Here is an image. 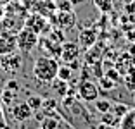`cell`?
Returning a JSON list of instances; mask_svg holds the SVG:
<instances>
[{
  "label": "cell",
  "instance_id": "6da1fadb",
  "mask_svg": "<svg viewBox=\"0 0 135 129\" xmlns=\"http://www.w3.org/2000/svg\"><path fill=\"white\" fill-rule=\"evenodd\" d=\"M59 62L54 57H38L33 66V74L40 83H52L57 78Z\"/></svg>",
  "mask_w": 135,
  "mask_h": 129
},
{
  "label": "cell",
  "instance_id": "7a4b0ae2",
  "mask_svg": "<svg viewBox=\"0 0 135 129\" xmlns=\"http://www.w3.org/2000/svg\"><path fill=\"white\" fill-rule=\"evenodd\" d=\"M16 41H17V50L23 55H26L36 48V45L40 43V35H36L35 31H31L28 28H23L16 35Z\"/></svg>",
  "mask_w": 135,
  "mask_h": 129
},
{
  "label": "cell",
  "instance_id": "3957f363",
  "mask_svg": "<svg viewBox=\"0 0 135 129\" xmlns=\"http://www.w3.org/2000/svg\"><path fill=\"white\" fill-rule=\"evenodd\" d=\"M0 67L7 74H16L23 67V53L21 52H11V53L0 55Z\"/></svg>",
  "mask_w": 135,
  "mask_h": 129
},
{
  "label": "cell",
  "instance_id": "277c9868",
  "mask_svg": "<svg viewBox=\"0 0 135 129\" xmlns=\"http://www.w3.org/2000/svg\"><path fill=\"white\" fill-rule=\"evenodd\" d=\"M24 28L35 31L36 35H42V33L49 31V19L45 16H42L40 12H30L24 17Z\"/></svg>",
  "mask_w": 135,
  "mask_h": 129
},
{
  "label": "cell",
  "instance_id": "5b68a950",
  "mask_svg": "<svg viewBox=\"0 0 135 129\" xmlns=\"http://www.w3.org/2000/svg\"><path fill=\"white\" fill-rule=\"evenodd\" d=\"M50 24H56L61 29H73L76 26V14L75 10H57L54 16L49 19Z\"/></svg>",
  "mask_w": 135,
  "mask_h": 129
},
{
  "label": "cell",
  "instance_id": "8992f818",
  "mask_svg": "<svg viewBox=\"0 0 135 129\" xmlns=\"http://www.w3.org/2000/svg\"><path fill=\"white\" fill-rule=\"evenodd\" d=\"M24 17L26 16H12V14H4V17L0 19V31L5 33H17L24 28Z\"/></svg>",
  "mask_w": 135,
  "mask_h": 129
},
{
  "label": "cell",
  "instance_id": "52a82bcc",
  "mask_svg": "<svg viewBox=\"0 0 135 129\" xmlns=\"http://www.w3.org/2000/svg\"><path fill=\"white\" fill-rule=\"evenodd\" d=\"M78 95L85 102H95L100 95V88L99 84L92 83L90 79H81V83L78 84Z\"/></svg>",
  "mask_w": 135,
  "mask_h": 129
},
{
  "label": "cell",
  "instance_id": "ba28073f",
  "mask_svg": "<svg viewBox=\"0 0 135 129\" xmlns=\"http://www.w3.org/2000/svg\"><path fill=\"white\" fill-rule=\"evenodd\" d=\"M99 40V31L97 28H87V29H81L78 33V45L83 50H88L90 47H94Z\"/></svg>",
  "mask_w": 135,
  "mask_h": 129
},
{
  "label": "cell",
  "instance_id": "9c48e42d",
  "mask_svg": "<svg viewBox=\"0 0 135 129\" xmlns=\"http://www.w3.org/2000/svg\"><path fill=\"white\" fill-rule=\"evenodd\" d=\"M80 50H81V47H80L78 43L64 41L62 47H61V60H62L64 64H68V62H71V60L78 59L80 57Z\"/></svg>",
  "mask_w": 135,
  "mask_h": 129
},
{
  "label": "cell",
  "instance_id": "30bf717a",
  "mask_svg": "<svg viewBox=\"0 0 135 129\" xmlns=\"http://www.w3.org/2000/svg\"><path fill=\"white\" fill-rule=\"evenodd\" d=\"M17 50V41L14 33H5L0 31V55L11 53V52Z\"/></svg>",
  "mask_w": 135,
  "mask_h": 129
},
{
  "label": "cell",
  "instance_id": "8fae6325",
  "mask_svg": "<svg viewBox=\"0 0 135 129\" xmlns=\"http://www.w3.org/2000/svg\"><path fill=\"white\" fill-rule=\"evenodd\" d=\"M33 109L28 105V102H23V103H16V105H12V115L16 119L17 122H24L28 121V119L33 117Z\"/></svg>",
  "mask_w": 135,
  "mask_h": 129
},
{
  "label": "cell",
  "instance_id": "7c38bea8",
  "mask_svg": "<svg viewBox=\"0 0 135 129\" xmlns=\"http://www.w3.org/2000/svg\"><path fill=\"white\" fill-rule=\"evenodd\" d=\"M35 12H40L42 16H45L47 19H50V17L57 12L56 0H38V4H36V7H35Z\"/></svg>",
  "mask_w": 135,
  "mask_h": 129
},
{
  "label": "cell",
  "instance_id": "4fadbf2b",
  "mask_svg": "<svg viewBox=\"0 0 135 129\" xmlns=\"http://www.w3.org/2000/svg\"><path fill=\"white\" fill-rule=\"evenodd\" d=\"M114 67L121 72V76L127 74L130 69H133V67H135L133 66V57H132L130 53H121L118 59L114 60Z\"/></svg>",
  "mask_w": 135,
  "mask_h": 129
},
{
  "label": "cell",
  "instance_id": "5bb4252c",
  "mask_svg": "<svg viewBox=\"0 0 135 129\" xmlns=\"http://www.w3.org/2000/svg\"><path fill=\"white\" fill-rule=\"evenodd\" d=\"M102 53H104V50H102V47H99V45H94V47H90L87 50V64L88 66H95V64H99L100 60H102Z\"/></svg>",
  "mask_w": 135,
  "mask_h": 129
},
{
  "label": "cell",
  "instance_id": "9a60e30c",
  "mask_svg": "<svg viewBox=\"0 0 135 129\" xmlns=\"http://www.w3.org/2000/svg\"><path fill=\"white\" fill-rule=\"evenodd\" d=\"M5 14H12V16H28V9L24 7L23 2H9L7 5H4Z\"/></svg>",
  "mask_w": 135,
  "mask_h": 129
},
{
  "label": "cell",
  "instance_id": "2e32d148",
  "mask_svg": "<svg viewBox=\"0 0 135 129\" xmlns=\"http://www.w3.org/2000/svg\"><path fill=\"white\" fill-rule=\"evenodd\" d=\"M119 129H135V109H130L119 122Z\"/></svg>",
  "mask_w": 135,
  "mask_h": 129
},
{
  "label": "cell",
  "instance_id": "e0dca14e",
  "mask_svg": "<svg viewBox=\"0 0 135 129\" xmlns=\"http://www.w3.org/2000/svg\"><path fill=\"white\" fill-rule=\"evenodd\" d=\"M68 83H69V81H64V79L56 78L54 81H52V88L57 91V95H59V96L64 98L68 93H69V86H68Z\"/></svg>",
  "mask_w": 135,
  "mask_h": 129
},
{
  "label": "cell",
  "instance_id": "ac0fdd59",
  "mask_svg": "<svg viewBox=\"0 0 135 129\" xmlns=\"http://www.w3.org/2000/svg\"><path fill=\"white\" fill-rule=\"evenodd\" d=\"M119 122H121V119H119L113 110L104 112L102 117H100V124H106V126H119Z\"/></svg>",
  "mask_w": 135,
  "mask_h": 129
},
{
  "label": "cell",
  "instance_id": "d6986e66",
  "mask_svg": "<svg viewBox=\"0 0 135 129\" xmlns=\"http://www.w3.org/2000/svg\"><path fill=\"white\" fill-rule=\"evenodd\" d=\"M121 83L128 88V91H135V67H133V69H130L127 74H123Z\"/></svg>",
  "mask_w": 135,
  "mask_h": 129
},
{
  "label": "cell",
  "instance_id": "ffe728a7",
  "mask_svg": "<svg viewBox=\"0 0 135 129\" xmlns=\"http://www.w3.org/2000/svg\"><path fill=\"white\" fill-rule=\"evenodd\" d=\"M116 84H118V83H114L113 79H109L106 74H102L99 78V88H100V91H111V90H114V88H116Z\"/></svg>",
  "mask_w": 135,
  "mask_h": 129
},
{
  "label": "cell",
  "instance_id": "44dd1931",
  "mask_svg": "<svg viewBox=\"0 0 135 129\" xmlns=\"http://www.w3.org/2000/svg\"><path fill=\"white\" fill-rule=\"evenodd\" d=\"M94 5H95L102 14H109V12H113V7H114L113 0H94Z\"/></svg>",
  "mask_w": 135,
  "mask_h": 129
},
{
  "label": "cell",
  "instance_id": "7402d4cb",
  "mask_svg": "<svg viewBox=\"0 0 135 129\" xmlns=\"http://www.w3.org/2000/svg\"><path fill=\"white\" fill-rule=\"evenodd\" d=\"M111 105L113 103L109 102V100H106V98H97L95 102H94V109H95L99 114L109 112V110H111Z\"/></svg>",
  "mask_w": 135,
  "mask_h": 129
},
{
  "label": "cell",
  "instance_id": "603a6c76",
  "mask_svg": "<svg viewBox=\"0 0 135 129\" xmlns=\"http://www.w3.org/2000/svg\"><path fill=\"white\" fill-rule=\"evenodd\" d=\"M81 0H56L57 10H73L75 5H78Z\"/></svg>",
  "mask_w": 135,
  "mask_h": 129
},
{
  "label": "cell",
  "instance_id": "cb8c5ba5",
  "mask_svg": "<svg viewBox=\"0 0 135 129\" xmlns=\"http://www.w3.org/2000/svg\"><path fill=\"white\" fill-rule=\"evenodd\" d=\"M64 29H61V28H57V29H52L50 33H49V36L47 38H50L52 41H56V43H59V45H62L66 40H64Z\"/></svg>",
  "mask_w": 135,
  "mask_h": 129
},
{
  "label": "cell",
  "instance_id": "d4e9b609",
  "mask_svg": "<svg viewBox=\"0 0 135 129\" xmlns=\"http://www.w3.org/2000/svg\"><path fill=\"white\" fill-rule=\"evenodd\" d=\"M73 76V71L69 69V66H59V71H57V78L64 79V81H69Z\"/></svg>",
  "mask_w": 135,
  "mask_h": 129
},
{
  "label": "cell",
  "instance_id": "484cf974",
  "mask_svg": "<svg viewBox=\"0 0 135 129\" xmlns=\"http://www.w3.org/2000/svg\"><path fill=\"white\" fill-rule=\"evenodd\" d=\"M104 74L107 76L109 79H113L114 83H121V79H123V76H121V72H119L116 67H111V69H107L104 71Z\"/></svg>",
  "mask_w": 135,
  "mask_h": 129
},
{
  "label": "cell",
  "instance_id": "4316f807",
  "mask_svg": "<svg viewBox=\"0 0 135 129\" xmlns=\"http://www.w3.org/2000/svg\"><path fill=\"white\" fill-rule=\"evenodd\" d=\"M111 110L116 114V115H118L119 119H121L125 114L128 112V107L125 105V103H113V105H111Z\"/></svg>",
  "mask_w": 135,
  "mask_h": 129
},
{
  "label": "cell",
  "instance_id": "83f0119b",
  "mask_svg": "<svg viewBox=\"0 0 135 129\" xmlns=\"http://www.w3.org/2000/svg\"><path fill=\"white\" fill-rule=\"evenodd\" d=\"M42 103H44L42 96H30L28 98V105L33 109V112H36V110L42 109Z\"/></svg>",
  "mask_w": 135,
  "mask_h": 129
},
{
  "label": "cell",
  "instance_id": "f1b7e54d",
  "mask_svg": "<svg viewBox=\"0 0 135 129\" xmlns=\"http://www.w3.org/2000/svg\"><path fill=\"white\" fill-rule=\"evenodd\" d=\"M0 95H2V98H0L2 103H7V105L12 103V96H14V91H12V90H4Z\"/></svg>",
  "mask_w": 135,
  "mask_h": 129
},
{
  "label": "cell",
  "instance_id": "f546056e",
  "mask_svg": "<svg viewBox=\"0 0 135 129\" xmlns=\"http://www.w3.org/2000/svg\"><path fill=\"white\" fill-rule=\"evenodd\" d=\"M56 119H54V117L45 119V121H44V129H57V121H56Z\"/></svg>",
  "mask_w": 135,
  "mask_h": 129
},
{
  "label": "cell",
  "instance_id": "4dcf8cb0",
  "mask_svg": "<svg viewBox=\"0 0 135 129\" xmlns=\"http://www.w3.org/2000/svg\"><path fill=\"white\" fill-rule=\"evenodd\" d=\"M123 7H125V12H128V14H135V0H125Z\"/></svg>",
  "mask_w": 135,
  "mask_h": 129
},
{
  "label": "cell",
  "instance_id": "1f68e13d",
  "mask_svg": "<svg viewBox=\"0 0 135 129\" xmlns=\"http://www.w3.org/2000/svg\"><path fill=\"white\" fill-rule=\"evenodd\" d=\"M24 4V7L28 9V12H35V7H36V4H38V0H21Z\"/></svg>",
  "mask_w": 135,
  "mask_h": 129
},
{
  "label": "cell",
  "instance_id": "d6a6232c",
  "mask_svg": "<svg viewBox=\"0 0 135 129\" xmlns=\"http://www.w3.org/2000/svg\"><path fill=\"white\" fill-rule=\"evenodd\" d=\"M0 129H9L5 115H4V109H2V100H0Z\"/></svg>",
  "mask_w": 135,
  "mask_h": 129
},
{
  "label": "cell",
  "instance_id": "836d02e7",
  "mask_svg": "<svg viewBox=\"0 0 135 129\" xmlns=\"http://www.w3.org/2000/svg\"><path fill=\"white\" fill-rule=\"evenodd\" d=\"M7 90H12V91L19 90V84H17L16 79H9V81H7Z\"/></svg>",
  "mask_w": 135,
  "mask_h": 129
},
{
  "label": "cell",
  "instance_id": "e575fe53",
  "mask_svg": "<svg viewBox=\"0 0 135 129\" xmlns=\"http://www.w3.org/2000/svg\"><path fill=\"white\" fill-rule=\"evenodd\" d=\"M68 66H69V69H71V71H76V69H80V62H78V59L71 60V62H68Z\"/></svg>",
  "mask_w": 135,
  "mask_h": 129
},
{
  "label": "cell",
  "instance_id": "d590c367",
  "mask_svg": "<svg viewBox=\"0 0 135 129\" xmlns=\"http://www.w3.org/2000/svg\"><path fill=\"white\" fill-rule=\"evenodd\" d=\"M97 129H119V126H106V124H100Z\"/></svg>",
  "mask_w": 135,
  "mask_h": 129
},
{
  "label": "cell",
  "instance_id": "8d00e7d4",
  "mask_svg": "<svg viewBox=\"0 0 135 129\" xmlns=\"http://www.w3.org/2000/svg\"><path fill=\"white\" fill-rule=\"evenodd\" d=\"M9 2H12V0H0V5H2V7H4V5H7Z\"/></svg>",
  "mask_w": 135,
  "mask_h": 129
},
{
  "label": "cell",
  "instance_id": "74e56055",
  "mask_svg": "<svg viewBox=\"0 0 135 129\" xmlns=\"http://www.w3.org/2000/svg\"><path fill=\"white\" fill-rule=\"evenodd\" d=\"M42 129H44V127H42Z\"/></svg>",
  "mask_w": 135,
  "mask_h": 129
}]
</instances>
